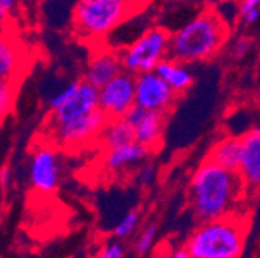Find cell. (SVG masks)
<instances>
[{
  "instance_id": "1",
  "label": "cell",
  "mask_w": 260,
  "mask_h": 258,
  "mask_svg": "<svg viewBox=\"0 0 260 258\" xmlns=\"http://www.w3.org/2000/svg\"><path fill=\"white\" fill-rule=\"evenodd\" d=\"M246 197L239 172L228 170L212 159H203L189 182V203L200 223L234 213L236 206Z\"/></svg>"
},
{
  "instance_id": "2",
  "label": "cell",
  "mask_w": 260,
  "mask_h": 258,
  "mask_svg": "<svg viewBox=\"0 0 260 258\" xmlns=\"http://www.w3.org/2000/svg\"><path fill=\"white\" fill-rule=\"evenodd\" d=\"M231 38V25L215 8H205L171 33V57L183 63L215 57Z\"/></svg>"
},
{
  "instance_id": "3",
  "label": "cell",
  "mask_w": 260,
  "mask_h": 258,
  "mask_svg": "<svg viewBox=\"0 0 260 258\" xmlns=\"http://www.w3.org/2000/svg\"><path fill=\"white\" fill-rule=\"evenodd\" d=\"M140 8L135 0H78L73 10L75 36L90 47L106 44Z\"/></svg>"
},
{
  "instance_id": "4",
  "label": "cell",
  "mask_w": 260,
  "mask_h": 258,
  "mask_svg": "<svg viewBox=\"0 0 260 258\" xmlns=\"http://www.w3.org/2000/svg\"><path fill=\"white\" fill-rule=\"evenodd\" d=\"M248 224L245 216L230 213L200 226L187 240L190 258H240L246 241Z\"/></svg>"
},
{
  "instance_id": "5",
  "label": "cell",
  "mask_w": 260,
  "mask_h": 258,
  "mask_svg": "<svg viewBox=\"0 0 260 258\" xmlns=\"http://www.w3.org/2000/svg\"><path fill=\"white\" fill-rule=\"evenodd\" d=\"M171 33L165 26H150L119 48L124 71L134 76L155 71L162 60L171 57Z\"/></svg>"
},
{
  "instance_id": "6",
  "label": "cell",
  "mask_w": 260,
  "mask_h": 258,
  "mask_svg": "<svg viewBox=\"0 0 260 258\" xmlns=\"http://www.w3.org/2000/svg\"><path fill=\"white\" fill-rule=\"evenodd\" d=\"M107 122L109 118L104 115V112L96 110L70 122L48 125L50 139L63 149H79L93 141L98 142Z\"/></svg>"
},
{
  "instance_id": "7",
  "label": "cell",
  "mask_w": 260,
  "mask_h": 258,
  "mask_svg": "<svg viewBox=\"0 0 260 258\" xmlns=\"http://www.w3.org/2000/svg\"><path fill=\"white\" fill-rule=\"evenodd\" d=\"M180 96L156 71L135 76V105L149 112L169 113Z\"/></svg>"
},
{
  "instance_id": "8",
  "label": "cell",
  "mask_w": 260,
  "mask_h": 258,
  "mask_svg": "<svg viewBox=\"0 0 260 258\" xmlns=\"http://www.w3.org/2000/svg\"><path fill=\"white\" fill-rule=\"evenodd\" d=\"M135 107V76L121 71L100 88V110L109 119L125 118Z\"/></svg>"
},
{
  "instance_id": "9",
  "label": "cell",
  "mask_w": 260,
  "mask_h": 258,
  "mask_svg": "<svg viewBox=\"0 0 260 258\" xmlns=\"http://www.w3.org/2000/svg\"><path fill=\"white\" fill-rule=\"evenodd\" d=\"M100 110V88L87 81H79L76 91L59 108L50 112L48 125H57L84 118Z\"/></svg>"
},
{
  "instance_id": "10",
  "label": "cell",
  "mask_w": 260,
  "mask_h": 258,
  "mask_svg": "<svg viewBox=\"0 0 260 258\" xmlns=\"http://www.w3.org/2000/svg\"><path fill=\"white\" fill-rule=\"evenodd\" d=\"M91 54L85 68V79L91 85L101 88L107 82H110L115 76H118L122 68L121 51L110 47V44H101L91 47Z\"/></svg>"
},
{
  "instance_id": "11",
  "label": "cell",
  "mask_w": 260,
  "mask_h": 258,
  "mask_svg": "<svg viewBox=\"0 0 260 258\" xmlns=\"http://www.w3.org/2000/svg\"><path fill=\"white\" fill-rule=\"evenodd\" d=\"M60 164L56 149L50 144L39 147L29 163V181L31 186L41 193L53 192L59 184Z\"/></svg>"
},
{
  "instance_id": "12",
  "label": "cell",
  "mask_w": 260,
  "mask_h": 258,
  "mask_svg": "<svg viewBox=\"0 0 260 258\" xmlns=\"http://www.w3.org/2000/svg\"><path fill=\"white\" fill-rule=\"evenodd\" d=\"M28 53L11 29L0 31V79L20 82L28 67Z\"/></svg>"
},
{
  "instance_id": "13",
  "label": "cell",
  "mask_w": 260,
  "mask_h": 258,
  "mask_svg": "<svg viewBox=\"0 0 260 258\" xmlns=\"http://www.w3.org/2000/svg\"><path fill=\"white\" fill-rule=\"evenodd\" d=\"M166 113L149 112L135 105L127 113L125 119L134 127L135 141L152 152L161 142L162 132H165L166 125Z\"/></svg>"
},
{
  "instance_id": "14",
  "label": "cell",
  "mask_w": 260,
  "mask_h": 258,
  "mask_svg": "<svg viewBox=\"0 0 260 258\" xmlns=\"http://www.w3.org/2000/svg\"><path fill=\"white\" fill-rule=\"evenodd\" d=\"M242 139V161L239 175L246 193L260 192V128H251Z\"/></svg>"
},
{
  "instance_id": "15",
  "label": "cell",
  "mask_w": 260,
  "mask_h": 258,
  "mask_svg": "<svg viewBox=\"0 0 260 258\" xmlns=\"http://www.w3.org/2000/svg\"><path fill=\"white\" fill-rule=\"evenodd\" d=\"M104 152L106 153L103 158V163H104V167L110 172H119L132 166H137L143 163L150 153L147 147L141 145L137 141L132 144L121 145V147L104 150Z\"/></svg>"
},
{
  "instance_id": "16",
  "label": "cell",
  "mask_w": 260,
  "mask_h": 258,
  "mask_svg": "<svg viewBox=\"0 0 260 258\" xmlns=\"http://www.w3.org/2000/svg\"><path fill=\"white\" fill-rule=\"evenodd\" d=\"M155 71L171 85L178 96H183L193 85V75L189 70L187 63H183L174 57L162 60Z\"/></svg>"
},
{
  "instance_id": "17",
  "label": "cell",
  "mask_w": 260,
  "mask_h": 258,
  "mask_svg": "<svg viewBox=\"0 0 260 258\" xmlns=\"http://www.w3.org/2000/svg\"><path fill=\"white\" fill-rule=\"evenodd\" d=\"M208 158L228 170L239 172L242 161V139L237 136L220 138L211 147Z\"/></svg>"
},
{
  "instance_id": "18",
  "label": "cell",
  "mask_w": 260,
  "mask_h": 258,
  "mask_svg": "<svg viewBox=\"0 0 260 258\" xmlns=\"http://www.w3.org/2000/svg\"><path fill=\"white\" fill-rule=\"evenodd\" d=\"M101 149L110 150L116 149L121 145H127L135 142V132L134 127L130 125V122L125 118H115L109 119L107 125L104 127V130L98 139Z\"/></svg>"
},
{
  "instance_id": "19",
  "label": "cell",
  "mask_w": 260,
  "mask_h": 258,
  "mask_svg": "<svg viewBox=\"0 0 260 258\" xmlns=\"http://www.w3.org/2000/svg\"><path fill=\"white\" fill-rule=\"evenodd\" d=\"M19 84L16 81L0 79V122H2L14 108Z\"/></svg>"
},
{
  "instance_id": "20",
  "label": "cell",
  "mask_w": 260,
  "mask_h": 258,
  "mask_svg": "<svg viewBox=\"0 0 260 258\" xmlns=\"http://www.w3.org/2000/svg\"><path fill=\"white\" fill-rule=\"evenodd\" d=\"M141 221V213L138 209H134V210H128L119 221L118 224L115 226V237L118 240H124V238H128L132 237V234L137 231L138 224Z\"/></svg>"
},
{
  "instance_id": "21",
  "label": "cell",
  "mask_w": 260,
  "mask_h": 258,
  "mask_svg": "<svg viewBox=\"0 0 260 258\" xmlns=\"http://www.w3.org/2000/svg\"><path fill=\"white\" fill-rule=\"evenodd\" d=\"M260 17V0H239V20L243 26L254 25Z\"/></svg>"
},
{
  "instance_id": "22",
  "label": "cell",
  "mask_w": 260,
  "mask_h": 258,
  "mask_svg": "<svg viewBox=\"0 0 260 258\" xmlns=\"http://www.w3.org/2000/svg\"><path fill=\"white\" fill-rule=\"evenodd\" d=\"M156 234H158V228L155 224H147L141 231V234L138 235V238L135 241V250L138 255H146L153 247Z\"/></svg>"
},
{
  "instance_id": "23",
  "label": "cell",
  "mask_w": 260,
  "mask_h": 258,
  "mask_svg": "<svg viewBox=\"0 0 260 258\" xmlns=\"http://www.w3.org/2000/svg\"><path fill=\"white\" fill-rule=\"evenodd\" d=\"M78 85H79V82H70L69 85H65L63 88H60L51 98V101H50V112L59 108L65 101L70 99V96L76 91Z\"/></svg>"
},
{
  "instance_id": "24",
  "label": "cell",
  "mask_w": 260,
  "mask_h": 258,
  "mask_svg": "<svg viewBox=\"0 0 260 258\" xmlns=\"http://www.w3.org/2000/svg\"><path fill=\"white\" fill-rule=\"evenodd\" d=\"M252 47V42L246 36H239L231 44V56L234 59H243Z\"/></svg>"
},
{
  "instance_id": "25",
  "label": "cell",
  "mask_w": 260,
  "mask_h": 258,
  "mask_svg": "<svg viewBox=\"0 0 260 258\" xmlns=\"http://www.w3.org/2000/svg\"><path fill=\"white\" fill-rule=\"evenodd\" d=\"M137 179H138V182H140L143 187L152 186L153 181L156 179V167H155L153 164H150V163L144 164V166L138 170Z\"/></svg>"
},
{
  "instance_id": "26",
  "label": "cell",
  "mask_w": 260,
  "mask_h": 258,
  "mask_svg": "<svg viewBox=\"0 0 260 258\" xmlns=\"http://www.w3.org/2000/svg\"><path fill=\"white\" fill-rule=\"evenodd\" d=\"M124 246L119 241H110L100 250L98 258H124Z\"/></svg>"
},
{
  "instance_id": "27",
  "label": "cell",
  "mask_w": 260,
  "mask_h": 258,
  "mask_svg": "<svg viewBox=\"0 0 260 258\" xmlns=\"http://www.w3.org/2000/svg\"><path fill=\"white\" fill-rule=\"evenodd\" d=\"M10 20H11V13L0 2V31L10 29Z\"/></svg>"
},
{
  "instance_id": "28",
  "label": "cell",
  "mask_w": 260,
  "mask_h": 258,
  "mask_svg": "<svg viewBox=\"0 0 260 258\" xmlns=\"http://www.w3.org/2000/svg\"><path fill=\"white\" fill-rule=\"evenodd\" d=\"M202 2L205 4L206 8H217V7H220L221 4L231 2V0H202Z\"/></svg>"
},
{
  "instance_id": "29",
  "label": "cell",
  "mask_w": 260,
  "mask_h": 258,
  "mask_svg": "<svg viewBox=\"0 0 260 258\" xmlns=\"http://www.w3.org/2000/svg\"><path fill=\"white\" fill-rule=\"evenodd\" d=\"M169 258H190V255H189V252L186 250V247L184 249H178V250H175Z\"/></svg>"
},
{
  "instance_id": "30",
  "label": "cell",
  "mask_w": 260,
  "mask_h": 258,
  "mask_svg": "<svg viewBox=\"0 0 260 258\" xmlns=\"http://www.w3.org/2000/svg\"><path fill=\"white\" fill-rule=\"evenodd\" d=\"M4 5H5V8L10 11V13H13L14 11V8H16V0H0Z\"/></svg>"
},
{
  "instance_id": "31",
  "label": "cell",
  "mask_w": 260,
  "mask_h": 258,
  "mask_svg": "<svg viewBox=\"0 0 260 258\" xmlns=\"http://www.w3.org/2000/svg\"><path fill=\"white\" fill-rule=\"evenodd\" d=\"M135 2H137V4H140L141 7H144V5L147 4V0H135Z\"/></svg>"
},
{
  "instance_id": "32",
  "label": "cell",
  "mask_w": 260,
  "mask_h": 258,
  "mask_svg": "<svg viewBox=\"0 0 260 258\" xmlns=\"http://www.w3.org/2000/svg\"><path fill=\"white\" fill-rule=\"evenodd\" d=\"M0 184H2V170H0Z\"/></svg>"
},
{
  "instance_id": "33",
  "label": "cell",
  "mask_w": 260,
  "mask_h": 258,
  "mask_svg": "<svg viewBox=\"0 0 260 258\" xmlns=\"http://www.w3.org/2000/svg\"><path fill=\"white\" fill-rule=\"evenodd\" d=\"M258 73H260V62H258Z\"/></svg>"
}]
</instances>
